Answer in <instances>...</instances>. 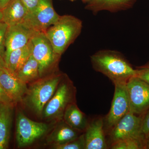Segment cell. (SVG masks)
Returning <instances> with one entry per match:
<instances>
[{"instance_id":"14","label":"cell","mask_w":149,"mask_h":149,"mask_svg":"<svg viewBox=\"0 0 149 149\" xmlns=\"http://www.w3.org/2000/svg\"><path fill=\"white\" fill-rule=\"evenodd\" d=\"M28 13L22 0H10L2 9V21L13 26L23 22Z\"/></svg>"},{"instance_id":"3","label":"cell","mask_w":149,"mask_h":149,"mask_svg":"<svg viewBox=\"0 0 149 149\" xmlns=\"http://www.w3.org/2000/svg\"><path fill=\"white\" fill-rule=\"evenodd\" d=\"M63 76V74H53L30 85L26 94V102L37 114H42L46 104L55 93Z\"/></svg>"},{"instance_id":"4","label":"cell","mask_w":149,"mask_h":149,"mask_svg":"<svg viewBox=\"0 0 149 149\" xmlns=\"http://www.w3.org/2000/svg\"><path fill=\"white\" fill-rule=\"evenodd\" d=\"M74 95L73 85L66 75L63 76L55 93L44 108L43 117L47 119L63 118L68 106L75 103Z\"/></svg>"},{"instance_id":"24","label":"cell","mask_w":149,"mask_h":149,"mask_svg":"<svg viewBox=\"0 0 149 149\" xmlns=\"http://www.w3.org/2000/svg\"><path fill=\"white\" fill-rule=\"evenodd\" d=\"M136 69V76L149 84V61L146 64Z\"/></svg>"},{"instance_id":"13","label":"cell","mask_w":149,"mask_h":149,"mask_svg":"<svg viewBox=\"0 0 149 149\" xmlns=\"http://www.w3.org/2000/svg\"><path fill=\"white\" fill-rule=\"evenodd\" d=\"M84 132L85 149L108 148L102 118H96L89 123Z\"/></svg>"},{"instance_id":"19","label":"cell","mask_w":149,"mask_h":149,"mask_svg":"<svg viewBox=\"0 0 149 149\" xmlns=\"http://www.w3.org/2000/svg\"><path fill=\"white\" fill-rule=\"evenodd\" d=\"M11 122L9 105L2 104L0 107V149L7 148Z\"/></svg>"},{"instance_id":"27","label":"cell","mask_w":149,"mask_h":149,"mask_svg":"<svg viewBox=\"0 0 149 149\" xmlns=\"http://www.w3.org/2000/svg\"><path fill=\"white\" fill-rule=\"evenodd\" d=\"M0 101L3 104L8 105H9L10 103L13 102L11 99L10 98L7 94L6 93L1 84H0Z\"/></svg>"},{"instance_id":"26","label":"cell","mask_w":149,"mask_h":149,"mask_svg":"<svg viewBox=\"0 0 149 149\" xmlns=\"http://www.w3.org/2000/svg\"><path fill=\"white\" fill-rule=\"evenodd\" d=\"M28 10V13L32 12L37 6L40 0H22Z\"/></svg>"},{"instance_id":"16","label":"cell","mask_w":149,"mask_h":149,"mask_svg":"<svg viewBox=\"0 0 149 149\" xmlns=\"http://www.w3.org/2000/svg\"><path fill=\"white\" fill-rule=\"evenodd\" d=\"M32 54L31 40L27 45L6 53L4 61L6 66L15 74Z\"/></svg>"},{"instance_id":"5","label":"cell","mask_w":149,"mask_h":149,"mask_svg":"<svg viewBox=\"0 0 149 149\" xmlns=\"http://www.w3.org/2000/svg\"><path fill=\"white\" fill-rule=\"evenodd\" d=\"M32 55L39 65L40 77L50 70L60 57L57 55L44 32H36L31 39Z\"/></svg>"},{"instance_id":"30","label":"cell","mask_w":149,"mask_h":149,"mask_svg":"<svg viewBox=\"0 0 149 149\" xmlns=\"http://www.w3.org/2000/svg\"><path fill=\"white\" fill-rule=\"evenodd\" d=\"M2 8L0 5V20H2Z\"/></svg>"},{"instance_id":"25","label":"cell","mask_w":149,"mask_h":149,"mask_svg":"<svg viewBox=\"0 0 149 149\" xmlns=\"http://www.w3.org/2000/svg\"><path fill=\"white\" fill-rule=\"evenodd\" d=\"M144 114L142 119L141 132L147 141L149 139V108Z\"/></svg>"},{"instance_id":"12","label":"cell","mask_w":149,"mask_h":149,"mask_svg":"<svg viewBox=\"0 0 149 149\" xmlns=\"http://www.w3.org/2000/svg\"><path fill=\"white\" fill-rule=\"evenodd\" d=\"M35 32L24 22L8 26L6 36L5 54L27 45Z\"/></svg>"},{"instance_id":"32","label":"cell","mask_w":149,"mask_h":149,"mask_svg":"<svg viewBox=\"0 0 149 149\" xmlns=\"http://www.w3.org/2000/svg\"><path fill=\"white\" fill-rule=\"evenodd\" d=\"M146 149H149V139L147 141Z\"/></svg>"},{"instance_id":"34","label":"cell","mask_w":149,"mask_h":149,"mask_svg":"<svg viewBox=\"0 0 149 149\" xmlns=\"http://www.w3.org/2000/svg\"><path fill=\"white\" fill-rule=\"evenodd\" d=\"M2 103L1 102V101H0V107H1V105L2 104Z\"/></svg>"},{"instance_id":"11","label":"cell","mask_w":149,"mask_h":149,"mask_svg":"<svg viewBox=\"0 0 149 149\" xmlns=\"http://www.w3.org/2000/svg\"><path fill=\"white\" fill-rule=\"evenodd\" d=\"M0 84L13 101H21L28 90L26 83L6 65L0 66Z\"/></svg>"},{"instance_id":"33","label":"cell","mask_w":149,"mask_h":149,"mask_svg":"<svg viewBox=\"0 0 149 149\" xmlns=\"http://www.w3.org/2000/svg\"><path fill=\"white\" fill-rule=\"evenodd\" d=\"M68 1H70L73 2L74 1H77V0H68Z\"/></svg>"},{"instance_id":"20","label":"cell","mask_w":149,"mask_h":149,"mask_svg":"<svg viewBox=\"0 0 149 149\" xmlns=\"http://www.w3.org/2000/svg\"><path fill=\"white\" fill-rule=\"evenodd\" d=\"M16 74L19 79L26 83L40 77L38 63L32 54Z\"/></svg>"},{"instance_id":"29","label":"cell","mask_w":149,"mask_h":149,"mask_svg":"<svg viewBox=\"0 0 149 149\" xmlns=\"http://www.w3.org/2000/svg\"><path fill=\"white\" fill-rule=\"evenodd\" d=\"M6 65L4 59L0 56V66H5Z\"/></svg>"},{"instance_id":"8","label":"cell","mask_w":149,"mask_h":149,"mask_svg":"<svg viewBox=\"0 0 149 149\" xmlns=\"http://www.w3.org/2000/svg\"><path fill=\"white\" fill-rule=\"evenodd\" d=\"M130 111L141 116L149 108V84L136 76L126 83Z\"/></svg>"},{"instance_id":"7","label":"cell","mask_w":149,"mask_h":149,"mask_svg":"<svg viewBox=\"0 0 149 149\" xmlns=\"http://www.w3.org/2000/svg\"><path fill=\"white\" fill-rule=\"evenodd\" d=\"M60 16L54 9L53 0H40L35 9L28 13L24 22L35 32H45Z\"/></svg>"},{"instance_id":"1","label":"cell","mask_w":149,"mask_h":149,"mask_svg":"<svg viewBox=\"0 0 149 149\" xmlns=\"http://www.w3.org/2000/svg\"><path fill=\"white\" fill-rule=\"evenodd\" d=\"M93 69L107 76L113 84L127 83L136 76V69L119 52L111 50L98 51L91 56Z\"/></svg>"},{"instance_id":"15","label":"cell","mask_w":149,"mask_h":149,"mask_svg":"<svg viewBox=\"0 0 149 149\" xmlns=\"http://www.w3.org/2000/svg\"><path fill=\"white\" fill-rule=\"evenodd\" d=\"M136 0H92L85 6L87 10L94 14L102 11L116 13L132 7Z\"/></svg>"},{"instance_id":"10","label":"cell","mask_w":149,"mask_h":149,"mask_svg":"<svg viewBox=\"0 0 149 149\" xmlns=\"http://www.w3.org/2000/svg\"><path fill=\"white\" fill-rule=\"evenodd\" d=\"M143 117L130 111L114 125L109 132L111 144L128 138H136L147 141L141 132Z\"/></svg>"},{"instance_id":"21","label":"cell","mask_w":149,"mask_h":149,"mask_svg":"<svg viewBox=\"0 0 149 149\" xmlns=\"http://www.w3.org/2000/svg\"><path fill=\"white\" fill-rule=\"evenodd\" d=\"M147 141L136 138H128L111 144L112 149H146Z\"/></svg>"},{"instance_id":"9","label":"cell","mask_w":149,"mask_h":149,"mask_svg":"<svg viewBox=\"0 0 149 149\" xmlns=\"http://www.w3.org/2000/svg\"><path fill=\"white\" fill-rule=\"evenodd\" d=\"M114 95L109 112L104 119V128L109 132L117 123L130 111L126 83L114 84Z\"/></svg>"},{"instance_id":"31","label":"cell","mask_w":149,"mask_h":149,"mask_svg":"<svg viewBox=\"0 0 149 149\" xmlns=\"http://www.w3.org/2000/svg\"><path fill=\"white\" fill-rule=\"evenodd\" d=\"M83 3H89V2L91 1H92V0H81Z\"/></svg>"},{"instance_id":"6","label":"cell","mask_w":149,"mask_h":149,"mask_svg":"<svg viewBox=\"0 0 149 149\" xmlns=\"http://www.w3.org/2000/svg\"><path fill=\"white\" fill-rule=\"evenodd\" d=\"M49 129V125L29 119L19 112L16 118V139L19 148L27 146L44 136Z\"/></svg>"},{"instance_id":"17","label":"cell","mask_w":149,"mask_h":149,"mask_svg":"<svg viewBox=\"0 0 149 149\" xmlns=\"http://www.w3.org/2000/svg\"><path fill=\"white\" fill-rule=\"evenodd\" d=\"M63 118L68 125L80 132H85L89 123L86 116L78 108L75 102L68 106Z\"/></svg>"},{"instance_id":"28","label":"cell","mask_w":149,"mask_h":149,"mask_svg":"<svg viewBox=\"0 0 149 149\" xmlns=\"http://www.w3.org/2000/svg\"><path fill=\"white\" fill-rule=\"evenodd\" d=\"M10 0H0V5L3 8Z\"/></svg>"},{"instance_id":"18","label":"cell","mask_w":149,"mask_h":149,"mask_svg":"<svg viewBox=\"0 0 149 149\" xmlns=\"http://www.w3.org/2000/svg\"><path fill=\"white\" fill-rule=\"evenodd\" d=\"M79 132L71 128L64 121L59 124L49 135L47 142L53 146L66 143L80 136Z\"/></svg>"},{"instance_id":"2","label":"cell","mask_w":149,"mask_h":149,"mask_svg":"<svg viewBox=\"0 0 149 149\" xmlns=\"http://www.w3.org/2000/svg\"><path fill=\"white\" fill-rule=\"evenodd\" d=\"M83 28L80 19L71 15L60 16L45 34L57 55L61 57L80 35Z\"/></svg>"},{"instance_id":"22","label":"cell","mask_w":149,"mask_h":149,"mask_svg":"<svg viewBox=\"0 0 149 149\" xmlns=\"http://www.w3.org/2000/svg\"><path fill=\"white\" fill-rule=\"evenodd\" d=\"M52 148L55 149H85L84 133L80 135L76 139L66 143L53 146Z\"/></svg>"},{"instance_id":"23","label":"cell","mask_w":149,"mask_h":149,"mask_svg":"<svg viewBox=\"0 0 149 149\" xmlns=\"http://www.w3.org/2000/svg\"><path fill=\"white\" fill-rule=\"evenodd\" d=\"M7 24L0 20V56L4 59L6 52V36L7 30Z\"/></svg>"}]
</instances>
